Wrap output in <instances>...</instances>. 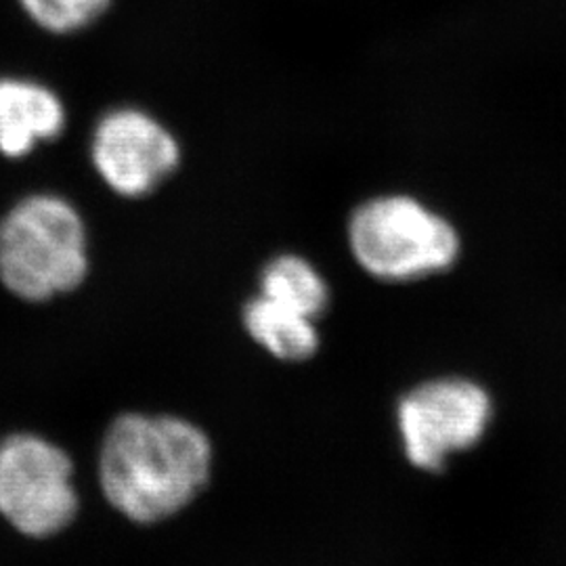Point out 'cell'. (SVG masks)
<instances>
[{
	"label": "cell",
	"mask_w": 566,
	"mask_h": 566,
	"mask_svg": "<svg viewBox=\"0 0 566 566\" xmlns=\"http://www.w3.org/2000/svg\"><path fill=\"white\" fill-rule=\"evenodd\" d=\"M212 441L181 416L126 411L103 432V497L135 525H158L191 506L210 483Z\"/></svg>",
	"instance_id": "obj_1"
},
{
	"label": "cell",
	"mask_w": 566,
	"mask_h": 566,
	"mask_svg": "<svg viewBox=\"0 0 566 566\" xmlns=\"http://www.w3.org/2000/svg\"><path fill=\"white\" fill-rule=\"evenodd\" d=\"M348 252L382 283L422 282L449 273L464 252V238L441 208L411 191H378L348 210Z\"/></svg>",
	"instance_id": "obj_2"
},
{
	"label": "cell",
	"mask_w": 566,
	"mask_h": 566,
	"mask_svg": "<svg viewBox=\"0 0 566 566\" xmlns=\"http://www.w3.org/2000/svg\"><path fill=\"white\" fill-rule=\"evenodd\" d=\"M88 264L86 224L65 198L32 193L0 219V283L23 303L78 290Z\"/></svg>",
	"instance_id": "obj_3"
},
{
	"label": "cell",
	"mask_w": 566,
	"mask_h": 566,
	"mask_svg": "<svg viewBox=\"0 0 566 566\" xmlns=\"http://www.w3.org/2000/svg\"><path fill=\"white\" fill-rule=\"evenodd\" d=\"M81 512L74 462L63 447L36 432L0 441V516L28 539L63 533Z\"/></svg>",
	"instance_id": "obj_4"
},
{
	"label": "cell",
	"mask_w": 566,
	"mask_h": 566,
	"mask_svg": "<svg viewBox=\"0 0 566 566\" xmlns=\"http://www.w3.org/2000/svg\"><path fill=\"white\" fill-rule=\"evenodd\" d=\"M491 418V395L465 378L422 382L409 390L397 407L405 455L424 472H441L453 455L479 446Z\"/></svg>",
	"instance_id": "obj_5"
},
{
	"label": "cell",
	"mask_w": 566,
	"mask_h": 566,
	"mask_svg": "<svg viewBox=\"0 0 566 566\" xmlns=\"http://www.w3.org/2000/svg\"><path fill=\"white\" fill-rule=\"evenodd\" d=\"M91 160L103 182L122 198H145L182 163L175 133L142 107H114L97 122Z\"/></svg>",
	"instance_id": "obj_6"
},
{
	"label": "cell",
	"mask_w": 566,
	"mask_h": 566,
	"mask_svg": "<svg viewBox=\"0 0 566 566\" xmlns=\"http://www.w3.org/2000/svg\"><path fill=\"white\" fill-rule=\"evenodd\" d=\"M65 105L41 82L0 76V154L11 160L30 156L65 128Z\"/></svg>",
	"instance_id": "obj_7"
},
{
	"label": "cell",
	"mask_w": 566,
	"mask_h": 566,
	"mask_svg": "<svg viewBox=\"0 0 566 566\" xmlns=\"http://www.w3.org/2000/svg\"><path fill=\"white\" fill-rule=\"evenodd\" d=\"M242 324L248 336L280 361H306L319 348L315 319L263 294H256L243 304Z\"/></svg>",
	"instance_id": "obj_8"
},
{
	"label": "cell",
	"mask_w": 566,
	"mask_h": 566,
	"mask_svg": "<svg viewBox=\"0 0 566 566\" xmlns=\"http://www.w3.org/2000/svg\"><path fill=\"white\" fill-rule=\"evenodd\" d=\"M259 294L315 322L325 315L332 301V290L324 273L317 264L296 252L275 254L263 264L259 273Z\"/></svg>",
	"instance_id": "obj_9"
},
{
	"label": "cell",
	"mask_w": 566,
	"mask_h": 566,
	"mask_svg": "<svg viewBox=\"0 0 566 566\" xmlns=\"http://www.w3.org/2000/svg\"><path fill=\"white\" fill-rule=\"evenodd\" d=\"M28 18L51 34H74L109 9L112 0H20Z\"/></svg>",
	"instance_id": "obj_10"
}]
</instances>
